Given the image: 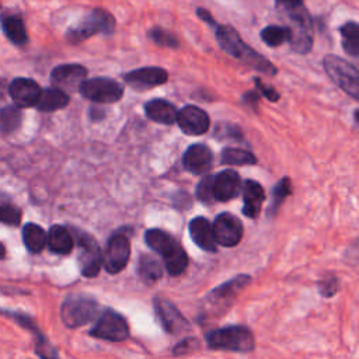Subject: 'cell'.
I'll return each instance as SVG.
<instances>
[{
  "label": "cell",
  "mask_w": 359,
  "mask_h": 359,
  "mask_svg": "<svg viewBox=\"0 0 359 359\" xmlns=\"http://www.w3.org/2000/svg\"><path fill=\"white\" fill-rule=\"evenodd\" d=\"M215 34L220 48L230 57L265 75L274 76L276 73V68L262 55L255 52L251 47L244 44L234 29L229 26H218L215 29Z\"/></svg>",
  "instance_id": "cell-1"
},
{
  "label": "cell",
  "mask_w": 359,
  "mask_h": 359,
  "mask_svg": "<svg viewBox=\"0 0 359 359\" xmlns=\"http://www.w3.org/2000/svg\"><path fill=\"white\" fill-rule=\"evenodd\" d=\"M145 241L153 251L163 257L169 275L178 276L187 269L188 255L171 234L160 229H149L145 233Z\"/></svg>",
  "instance_id": "cell-2"
},
{
  "label": "cell",
  "mask_w": 359,
  "mask_h": 359,
  "mask_svg": "<svg viewBox=\"0 0 359 359\" xmlns=\"http://www.w3.org/2000/svg\"><path fill=\"white\" fill-rule=\"evenodd\" d=\"M250 275H237L212 289L202 303L204 316L212 318L225 314L233 306L237 295L250 283Z\"/></svg>",
  "instance_id": "cell-3"
},
{
  "label": "cell",
  "mask_w": 359,
  "mask_h": 359,
  "mask_svg": "<svg viewBox=\"0 0 359 359\" xmlns=\"http://www.w3.org/2000/svg\"><path fill=\"white\" fill-rule=\"evenodd\" d=\"M205 339L211 349L246 353L255 348V338L251 330L244 325H229L225 328L211 330L206 332Z\"/></svg>",
  "instance_id": "cell-4"
},
{
  "label": "cell",
  "mask_w": 359,
  "mask_h": 359,
  "mask_svg": "<svg viewBox=\"0 0 359 359\" xmlns=\"http://www.w3.org/2000/svg\"><path fill=\"white\" fill-rule=\"evenodd\" d=\"M114 29L115 20L113 15L104 9H94L80 23L69 29L66 40L71 44H80L97 34H111Z\"/></svg>",
  "instance_id": "cell-5"
},
{
  "label": "cell",
  "mask_w": 359,
  "mask_h": 359,
  "mask_svg": "<svg viewBox=\"0 0 359 359\" xmlns=\"http://www.w3.org/2000/svg\"><path fill=\"white\" fill-rule=\"evenodd\" d=\"M100 311L96 299L83 295L68 296L61 306V318L69 328H78L93 321Z\"/></svg>",
  "instance_id": "cell-6"
},
{
  "label": "cell",
  "mask_w": 359,
  "mask_h": 359,
  "mask_svg": "<svg viewBox=\"0 0 359 359\" xmlns=\"http://www.w3.org/2000/svg\"><path fill=\"white\" fill-rule=\"evenodd\" d=\"M323 66L330 79L339 89H342L352 99H359V72L355 65L339 57L327 55L323 61Z\"/></svg>",
  "instance_id": "cell-7"
},
{
  "label": "cell",
  "mask_w": 359,
  "mask_h": 359,
  "mask_svg": "<svg viewBox=\"0 0 359 359\" xmlns=\"http://www.w3.org/2000/svg\"><path fill=\"white\" fill-rule=\"evenodd\" d=\"M92 337L111 342H121L129 337V325L124 316L113 309H106L96 325L89 332Z\"/></svg>",
  "instance_id": "cell-8"
},
{
  "label": "cell",
  "mask_w": 359,
  "mask_h": 359,
  "mask_svg": "<svg viewBox=\"0 0 359 359\" xmlns=\"http://www.w3.org/2000/svg\"><path fill=\"white\" fill-rule=\"evenodd\" d=\"M79 92L85 99L99 104H113L120 101L124 96V87L117 80L108 78L85 80Z\"/></svg>",
  "instance_id": "cell-9"
},
{
  "label": "cell",
  "mask_w": 359,
  "mask_h": 359,
  "mask_svg": "<svg viewBox=\"0 0 359 359\" xmlns=\"http://www.w3.org/2000/svg\"><path fill=\"white\" fill-rule=\"evenodd\" d=\"M76 240L80 247L79 267L80 272L86 278H94L99 275L103 264V254L99 243L87 233L76 230Z\"/></svg>",
  "instance_id": "cell-10"
},
{
  "label": "cell",
  "mask_w": 359,
  "mask_h": 359,
  "mask_svg": "<svg viewBox=\"0 0 359 359\" xmlns=\"http://www.w3.org/2000/svg\"><path fill=\"white\" fill-rule=\"evenodd\" d=\"M131 258V243L125 234H114L103 254V265L108 274H120L127 268Z\"/></svg>",
  "instance_id": "cell-11"
},
{
  "label": "cell",
  "mask_w": 359,
  "mask_h": 359,
  "mask_svg": "<svg viewBox=\"0 0 359 359\" xmlns=\"http://www.w3.org/2000/svg\"><path fill=\"white\" fill-rule=\"evenodd\" d=\"M212 230L216 244L223 247L237 246L241 241L244 232L241 220L229 212H223L216 216L212 225Z\"/></svg>",
  "instance_id": "cell-12"
},
{
  "label": "cell",
  "mask_w": 359,
  "mask_h": 359,
  "mask_svg": "<svg viewBox=\"0 0 359 359\" xmlns=\"http://www.w3.org/2000/svg\"><path fill=\"white\" fill-rule=\"evenodd\" d=\"M153 306H155V311H156V316H157L160 324L169 334L177 335L190 328L185 317L170 300L163 299V297H155Z\"/></svg>",
  "instance_id": "cell-13"
},
{
  "label": "cell",
  "mask_w": 359,
  "mask_h": 359,
  "mask_svg": "<svg viewBox=\"0 0 359 359\" xmlns=\"http://www.w3.org/2000/svg\"><path fill=\"white\" fill-rule=\"evenodd\" d=\"M87 69L78 64L71 65H61L57 66L51 73V82L55 89L62 92L72 93L80 89L82 83L86 80Z\"/></svg>",
  "instance_id": "cell-14"
},
{
  "label": "cell",
  "mask_w": 359,
  "mask_h": 359,
  "mask_svg": "<svg viewBox=\"0 0 359 359\" xmlns=\"http://www.w3.org/2000/svg\"><path fill=\"white\" fill-rule=\"evenodd\" d=\"M176 122L181 128V131L191 136H199L208 132L211 127L209 115L195 106H185L177 113Z\"/></svg>",
  "instance_id": "cell-15"
},
{
  "label": "cell",
  "mask_w": 359,
  "mask_h": 359,
  "mask_svg": "<svg viewBox=\"0 0 359 359\" xmlns=\"http://www.w3.org/2000/svg\"><path fill=\"white\" fill-rule=\"evenodd\" d=\"M40 85L27 78H17L9 85V94L19 108L36 107L41 96Z\"/></svg>",
  "instance_id": "cell-16"
},
{
  "label": "cell",
  "mask_w": 359,
  "mask_h": 359,
  "mask_svg": "<svg viewBox=\"0 0 359 359\" xmlns=\"http://www.w3.org/2000/svg\"><path fill=\"white\" fill-rule=\"evenodd\" d=\"M124 80L136 90H148L164 85L169 80V73L162 68H141L127 73Z\"/></svg>",
  "instance_id": "cell-17"
},
{
  "label": "cell",
  "mask_w": 359,
  "mask_h": 359,
  "mask_svg": "<svg viewBox=\"0 0 359 359\" xmlns=\"http://www.w3.org/2000/svg\"><path fill=\"white\" fill-rule=\"evenodd\" d=\"M241 188L240 177L233 170H225L212 177V195L215 201L226 202L239 195Z\"/></svg>",
  "instance_id": "cell-18"
},
{
  "label": "cell",
  "mask_w": 359,
  "mask_h": 359,
  "mask_svg": "<svg viewBox=\"0 0 359 359\" xmlns=\"http://www.w3.org/2000/svg\"><path fill=\"white\" fill-rule=\"evenodd\" d=\"M213 156L206 145L197 143L187 149L183 157V166L187 171L192 174H205L211 170Z\"/></svg>",
  "instance_id": "cell-19"
},
{
  "label": "cell",
  "mask_w": 359,
  "mask_h": 359,
  "mask_svg": "<svg viewBox=\"0 0 359 359\" xmlns=\"http://www.w3.org/2000/svg\"><path fill=\"white\" fill-rule=\"evenodd\" d=\"M292 26L288 27L289 30V44L293 48L295 52L299 54H307L311 50L313 45V37H311V19H299V20H290Z\"/></svg>",
  "instance_id": "cell-20"
},
{
  "label": "cell",
  "mask_w": 359,
  "mask_h": 359,
  "mask_svg": "<svg viewBox=\"0 0 359 359\" xmlns=\"http://www.w3.org/2000/svg\"><path fill=\"white\" fill-rule=\"evenodd\" d=\"M188 230H190V236H191L192 241L199 248H202L204 251H208V253L216 251V241H215L212 225L206 218H202V216L194 218L190 222Z\"/></svg>",
  "instance_id": "cell-21"
},
{
  "label": "cell",
  "mask_w": 359,
  "mask_h": 359,
  "mask_svg": "<svg viewBox=\"0 0 359 359\" xmlns=\"http://www.w3.org/2000/svg\"><path fill=\"white\" fill-rule=\"evenodd\" d=\"M243 195H244L243 197V199H244L243 213L250 219L258 218V215L261 212V206L265 201V191L261 187V184H258L254 180H247V183L244 184Z\"/></svg>",
  "instance_id": "cell-22"
},
{
  "label": "cell",
  "mask_w": 359,
  "mask_h": 359,
  "mask_svg": "<svg viewBox=\"0 0 359 359\" xmlns=\"http://www.w3.org/2000/svg\"><path fill=\"white\" fill-rule=\"evenodd\" d=\"M47 246L55 254L68 255L72 253L75 240L72 233L61 225H54L47 234Z\"/></svg>",
  "instance_id": "cell-23"
},
{
  "label": "cell",
  "mask_w": 359,
  "mask_h": 359,
  "mask_svg": "<svg viewBox=\"0 0 359 359\" xmlns=\"http://www.w3.org/2000/svg\"><path fill=\"white\" fill-rule=\"evenodd\" d=\"M145 113L152 121L163 125H171L177 120L176 107L171 103L162 99H155L148 101L145 104Z\"/></svg>",
  "instance_id": "cell-24"
},
{
  "label": "cell",
  "mask_w": 359,
  "mask_h": 359,
  "mask_svg": "<svg viewBox=\"0 0 359 359\" xmlns=\"http://www.w3.org/2000/svg\"><path fill=\"white\" fill-rule=\"evenodd\" d=\"M69 101H71V99L65 92L52 87V89H45L41 92L40 100L36 107L43 113H54V111L65 108L69 104Z\"/></svg>",
  "instance_id": "cell-25"
},
{
  "label": "cell",
  "mask_w": 359,
  "mask_h": 359,
  "mask_svg": "<svg viewBox=\"0 0 359 359\" xmlns=\"http://www.w3.org/2000/svg\"><path fill=\"white\" fill-rule=\"evenodd\" d=\"M2 29L5 36L15 44L19 47H23L29 43V36H27V30L24 26L23 19H20L19 16H8L2 19Z\"/></svg>",
  "instance_id": "cell-26"
},
{
  "label": "cell",
  "mask_w": 359,
  "mask_h": 359,
  "mask_svg": "<svg viewBox=\"0 0 359 359\" xmlns=\"http://www.w3.org/2000/svg\"><path fill=\"white\" fill-rule=\"evenodd\" d=\"M23 241L30 253H41L47 246V233L41 226L27 223L23 227Z\"/></svg>",
  "instance_id": "cell-27"
},
{
  "label": "cell",
  "mask_w": 359,
  "mask_h": 359,
  "mask_svg": "<svg viewBox=\"0 0 359 359\" xmlns=\"http://www.w3.org/2000/svg\"><path fill=\"white\" fill-rule=\"evenodd\" d=\"M138 272L145 282L153 283L163 276V265L152 255H142L139 260Z\"/></svg>",
  "instance_id": "cell-28"
},
{
  "label": "cell",
  "mask_w": 359,
  "mask_h": 359,
  "mask_svg": "<svg viewBox=\"0 0 359 359\" xmlns=\"http://www.w3.org/2000/svg\"><path fill=\"white\" fill-rule=\"evenodd\" d=\"M344 51L356 58L359 55V27L355 22H349L341 27Z\"/></svg>",
  "instance_id": "cell-29"
},
{
  "label": "cell",
  "mask_w": 359,
  "mask_h": 359,
  "mask_svg": "<svg viewBox=\"0 0 359 359\" xmlns=\"http://www.w3.org/2000/svg\"><path fill=\"white\" fill-rule=\"evenodd\" d=\"M222 163L229 166H251L257 163V159L251 152L227 148L222 152Z\"/></svg>",
  "instance_id": "cell-30"
},
{
  "label": "cell",
  "mask_w": 359,
  "mask_h": 359,
  "mask_svg": "<svg viewBox=\"0 0 359 359\" xmlns=\"http://www.w3.org/2000/svg\"><path fill=\"white\" fill-rule=\"evenodd\" d=\"M22 118H23V115H22L19 107L9 106V107L3 108L2 111H0V129L6 134L16 131L22 124Z\"/></svg>",
  "instance_id": "cell-31"
},
{
  "label": "cell",
  "mask_w": 359,
  "mask_h": 359,
  "mask_svg": "<svg viewBox=\"0 0 359 359\" xmlns=\"http://www.w3.org/2000/svg\"><path fill=\"white\" fill-rule=\"evenodd\" d=\"M261 40L272 48H276L289 41V30L288 27L269 26L261 31Z\"/></svg>",
  "instance_id": "cell-32"
},
{
  "label": "cell",
  "mask_w": 359,
  "mask_h": 359,
  "mask_svg": "<svg viewBox=\"0 0 359 359\" xmlns=\"http://www.w3.org/2000/svg\"><path fill=\"white\" fill-rule=\"evenodd\" d=\"M292 194V185H290V180L288 177L282 178L276 187L272 191V201H271V206L268 209V216H274L278 209L281 208V205L283 204V201Z\"/></svg>",
  "instance_id": "cell-33"
},
{
  "label": "cell",
  "mask_w": 359,
  "mask_h": 359,
  "mask_svg": "<svg viewBox=\"0 0 359 359\" xmlns=\"http://www.w3.org/2000/svg\"><path fill=\"white\" fill-rule=\"evenodd\" d=\"M275 5L278 10L288 16V19H295L307 15L303 6V0H275Z\"/></svg>",
  "instance_id": "cell-34"
},
{
  "label": "cell",
  "mask_w": 359,
  "mask_h": 359,
  "mask_svg": "<svg viewBox=\"0 0 359 359\" xmlns=\"http://www.w3.org/2000/svg\"><path fill=\"white\" fill-rule=\"evenodd\" d=\"M22 222V211L12 205V204H3L0 205V223L8 226H19Z\"/></svg>",
  "instance_id": "cell-35"
},
{
  "label": "cell",
  "mask_w": 359,
  "mask_h": 359,
  "mask_svg": "<svg viewBox=\"0 0 359 359\" xmlns=\"http://www.w3.org/2000/svg\"><path fill=\"white\" fill-rule=\"evenodd\" d=\"M150 38L153 40L155 44L160 45V47H164V48H178V40L169 31L163 30V29H153L150 33H149Z\"/></svg>",
  "instance_id": "cell-36"
},
{
  "label": "cell",
  "mask_w": 359,
  "mask_h": 359,
  "mask_svg": "<svg viewBox=\"0 0 359 359\" xmlns=\"http://www.w3.org/2000/svg\"><path fill=\"white\" fill-rule=\"evenodd\" d=\"M317 286L323 297H332L339 290V281L335 276H325L318 282Z\"/></svg>",
  "instance_id": "cell-37"
},
{
  "label": "cell",
  "mask_w": 359,
  "mask_h": 359,
  "mask_svg": "<svg viewBox=\"0 0 359 359\" xmlns=\"http://www.w3.org/2000/svg\"><path fill=\"white\" fill-rule=\"evenodd\" d=\"M212 177L213 176L204 177L199 181L198 187H197V197H198V199L202 201V202H206V204L213 201V195H212Z\"/></svg>",
  "instance_id": "cell-38"
},
{
  "label": "cell",
  "mask_w": 359,
  "mask_h": 359,
  "mask_svg": "<svg viewBox=\"0 0 359 359\" xmlns=\"http://www.w3.org/2000/svg\"><path fill=\"white\" fill-rule=\"evenodd\" d=\"M197 348H199V341L197 338H194V337H190V338H185L180 344L176 345L174 355L176 356L187 355V353H191L192 351H195Z\"/></svg>",
  "instance_id": "cell-39"
},
{
  "label": "cell",
  "mask_w": 359,
  "mask_h": 359,
  "mask_svg": "<svg viewBox=\"0 0 359 359\" xmlns=\"http://www.w3.org/2000/svg\"><path fill=\"white\" fill-rule=\"evenodd\" d=\"M254 82H255V85H257V89L260 90V93H261L264 97H267L269 101H278V100H279V93H278L274 87L265 86V85L261 82V79H258V78H255Z\"/></svg>",
  "instance_id": "cell-40"
},
{
  "label": "cell",
  "mask_w": 359,
  "mask_h": 359,
  "mask_svg": "<svg viewBox=\"0 0 359 359\" xmlns=\"http://www.w3.org/2000/svg\"><path fill=\"white\" fill-rule=\"evenodd\" d=\"M197 13H198V16H199V19L202 20V22H205L206 24H209V26H212V27H218V23L215 22V19L212 17V15L208 12V10H204V9H198L197 10Z\"/></svg>",
  "instance_id": "cell-41"
},
{
  "label": "cell",
  "mask_w": 359,
  "mask_h": 359,
  "mask_svg": "<svg viewBox=\"0 0 359 359\" xmlns=\"http://www.w3.org/2000/svg\"><path fill=\"white\" fill-rule=\"evenodd\" d=\"M5 257H6V248L2 243H0V260H3Z\"/></svg>",
  "instance_id": "cell-42"
}]
</instances>
